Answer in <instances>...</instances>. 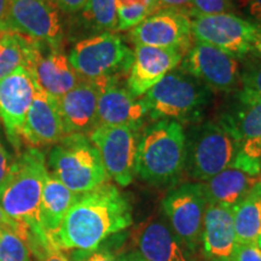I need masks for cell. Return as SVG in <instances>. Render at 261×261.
I'll use <instances>...</instances> for the list:
<instances>
[{
	"label": "cell",
	"instance_id": "cell-1",
	"mask_svg": "<svg viewBox=\"0 0 261 261\" xmlns=\"http://www.w3.org/2000/svg\"><path fill=\"white\" fill-rule=\"evenodd\" d=\"M133 224L132 205L115 185L77 196L51 243L62 250H94L107 238Z\"/></svg>",
	"mask_w": 261,
	"mask_h": 261
},
{
	"label": "cell",
	"instance_id": "cell-2",
	"mask_svg": "<svg viewBox=\"0 0 261 261\" xmlns=\"http://www.w3.org/2000/svg\"><path fill=\"white\" fill-rule=\"evenodd\" d=\"M47 175L45 155L37 148H29L14 161L10 177L0 192L2 208L12 220L29 227L33 236L31 252L41 260L51 244L39 218Z\"/></svg>",
	"mask_w": 261,
	"mask_h": 261
},
{
	"label": "cell",
	"instance_id": "cell-3",
	"mask_svg": "<svg viewBox=\"0 0 261 261\" xmlns=\"http://www.w3.org/2000/svg\"><path fill=\"white\" fill-rule=\"evenodd\" d=\"M187 135L174 120H160L140 135L136 175L154 187H168L185 171Z\"/></svg>",
	"mask_w": 261,
	"mask_h": 261
},
{
	"label": "cell",
	"instance_id": "cell-4",
	"mask_svg": "<svg viewBox=\"0 0 261 261\" xmlns=\"http://www.w3.org/2000/svg\"><path fill=\"white\" fill-rule=\"evenodd\" d=\"M74 194L81 195L106 184V168L93 143L87 135H65L48 155L47 168Z\"/></svg>",
	"mask_w": 261,
	"mask_h": 261
},
{
	"label": "cell",
	"instance_id": "cell-5",
	"mask_svg": "<svg viewBox=\"0 0 261 261\" xmlns=\"http://www.w3.org/2000/svg\"><path fill=\"white\" fill-rule=\"evenodd\" d=\"M212 97V90L187 71L172 70L143 96V103L152 120L197 117Z\"/></svg>",
	"mask_w": 261,
	"mask_h": 261
},
{
	"label": "cell",
	"instance_id": "cell-6",
	"mask_svg": "<svg viewBox=\"0 0 261 261\" xmlns=\"http://www.w3.org/2000/svg\"><path fill=\"white\" fill-rule=\"evenodd\" d=\"M241 143L228 135L219 123L207 122L192 129L187 137L188 175L204 182L233 165Z\"/></svg>",
	"mask_w": 261,
	"mask_h": 261
},
{
	"label": "cell",
	"instance_id": "cell-7",
	"mask_svg": "<svg viewBox=\"0 0 261 261\" xmlns=\"http://www.w3.org/2000/svg\"><path fill=\"white\" fill-rule=\"evenodd\" d=\"M68 58L81 79L100 80L128 71L133 52L119 35L107 32L76 42Z\"/></svg>",
	"mask_w": 261,
	"mask_h": 261
},
{
	"label": "cell",
	"instance_id": "cell-8",
	"mask_svg": "<svg viewBox=\"0 0 261 261\" xmlns=\"http://www.w3.org/2000/svg\"><path fill=\"white\" fill-rule=\"evenodd\" d=\"M191 34L234 57L253 55L261 58V27L231 14L200 16L191 19Z\"/></svg>",
	"mask_w": 261,
	"mask_h": 261
},
{
	"label": "cell",
	"instance_id": "cell-9",
	"mask_svg": "<svg viewBox=\"0 0 261 261\" xmlns=\"http://www.w3.org/2000/svg\"><path fill=\"white\" fill-rule=\"evenodd\" d=\"M5 31L61 50L64 37L60 9L52 0H9Z\"/></svg>",
	"mask_w": 261,
	"mask_h": 261
},
{
	"label": "cell",
	"instance_id": "cell-10",
	"mask_svg": "<svg viewBox=\"0 0 261 261\" xmlns=\"http://www.w3.org/2000/svg\"><path fill=\"white\" fill-rule=\"evenodd\" d=\"M208 202L201 182H185L172 189L162 201L166 220L192 253L201 246Z\"/></svg>",
	"mask_w": 261,
	"mask_h": 261
},
{
	"label": "cell",
	"instance_id": "cell-11",
	"mask_svg": "<svg viewBox=\"0 0 261 261\" xmlns=\"http://www.w3.org/2000/svg\"><path fill=\"white\" fill-rule=\"evenodd\" d=\"M90 139L99 151L108 177L127 187L136 177L139 129L129 126H97Z\"/></svg>",
	"mask_w": 261,
	"mask_h": 261
},
{
	"label": "cell",
	"instance_id": "cell-12",
	"mask_svg": "<svg viewBox=\"0 0 261 261\" xmlns=\"http://www.w3.org/2000/svg\"><path fill=\"white\" fill-rule=\"evenodd\" d=\"M182 69L212 91L230 92L241 86L238 58L207 42L197 41L190 48Z\"/></svg>",
	"mask_w": 261,
	"mask_h": 261
},
{
	"label": "cell",
	"instance_id": "cell-13",
	"mask_svg": "<svg viewBox=\"0 0 261 261\" xmlns=\"http://www.w3.org/2000/svg\"><path fill=\"white\" fill-rule=\"evenodd\" d=\"M35 86L32 74L19 67L0 80V121L12 146L19 150L25 117L34 99Z\"/></svg>",
	"mask_w": 261,
	"mask_h": 261
},
{
	"label": "cell",
	"instance_id": "cell-14",
	"mask_svg": "<svg viewBox=\"0 0 261 261\" xmlns=\"http://www.w3.org/2000/svg\"><path fill=\"white\" fill-rule=\"evenodd\" d=\"M184 51L136 45L129 68L127 86L132 96L143 97L177 65L180 64Z\"/></svg>",
	"mask_w": 261,
	"mask_h": 261
},
{
	"label": "cell",
	"instance_id": "cell-15",
	"mask_svg": "<svg viewBox=\"0 0 261 261\" xmlns=\"http://www.w3.org/2000/svg\"><path fill=\"white\" fill-rule=\"evenodd\" d=\"M191 35V19L182 12L168 9L154 12L130 31V38L136 45L181 51L185 50Z\"/></svg>",
	"mask_w": 261,
	"mask_h": 261
},
{
	"label": "cell",
	"instance_id": "cell-16",
	"mask_svg": "<svg viewBox=\"0 0 261 261\" xmlns=\"http://www.w3.org/2000/svg\"><path fill=\"white\" fill-rule=\"evenodd\" d=\"M132 238L135 252L146 261H195V253L173 232L163 218L142 223L136 227Z\"/></svg>",
	"mask_w": 261,
	"mask_h": 261
},
{
	"label": "cell",
	"instance_id": "cell-17",
	"mask_svg": "<svg viewBox=\"0 0 261 261\" xmlns=\"http://www.w3.org/2000/svg\"><path fill=\"white\" fill-rule=\"evenodd\" d=\"M99 87L98 126H129L139 129L146 115L143 99L117 85V77L93 80Z\"/></svg>",
	"mask_w": 261,
	"mask_h": 261
},
{
	"label": "cell",
	"instance_id": "cell-18",
	"mask_svg": "<svg viewBox=\"0 0 261 261\" xmlns=\"http://www.w3.org/2000/svg\"><path fill=\"white\" fill-rule=\"evenodd\" d=\"M27 69L39 89L55 98L69 92L81 81L68 56L40 42Z\"/></svg>",
	"mask_w": 261,
	"mask_h": 261
},
{
	"label": "cell",
	"instance_id": "cell-19",
	"mask_svg": "<svg viewBox=\"0 0 261 261\" xmlns=\"http://www.w3.org/2000/svg\"><path fill=\"white\" fill-rule=\"evenodd\" d=\"M98 97L99 87L96 81L81 79L73 90L57 98L65 135H90L96 128Z\"/></svg>",
	"mask_w": 261,
	"mask_h": 261
},
{
	"label": "cell",
	"instance_id": "cell-20",
	"mask_svg": "<svg viewBox=\"0 0 261 261\" xmlns=\"http://www.w3.org/2000/svg\"><path fill=\"white\" fill-rule=\"evenodd\" d=\"M64 136L57 98L50 96L37 86L34 99L22 129V140L28 143L31 148L38 149L57 144Z\"/></svg>",
	"mask_w": 261,
	"mask_h": 261
},
{
	"label": "cell",
	"instance_id": "cell-21",
	"mask_svg": "<svg viewBox=\"0 0 261 261\" xmlns=\"http://www.w3.org/2000/svg\"><path fill=\"white\" fill-rule=\"evenodd\" d=\"M236 244L232 207L208 204L201 240L205 261H230Z\"/></svg>",
	"mask_w": 261,
	"mask_h": 261
},
{
	"label": "cell",
	"instance_id": "cell-22",
	"mask_svg": "<svg viewBox=\"0 0 261 261\" xmlns=\"http://www.w3.org/2000/svg\"><path fill=\"white\" fill-rule=\"evenodd\" d=\"M257 181L259 178L252 177L248 173L231 166L201 184L208 204L233 207L252 190Z\"/></svg>",
	"mask_w": 261,
	"mask_h": 261
},
{
	"label": "cell",
	"instance_id": "cell-23",
	"mask_svg": "<svg viewBox=\"0 0 261 261\" xmlns=\"http://www.w3.org/2000/svg\"><path fill=\"white\" fill-rule=\"evenodd\" d=\"M77 196L79 195L70 191L56 177L48 173L42 190L39 218L42 230L50 242L60 230L65 215Z\"/></svg>",
	"mask_w": 261,
	"mask_h": 261
},
{
	"label": "cell",
	"instance_id": "cell-24",
	"mask_svg": "<svg viewBox=\"0 0 261 261\" xmlns=\"http://www.w3.org/2000/svg\"><path fill=\"white\" fill-rule=\"evenodd\" d=\"M219 125L240 143L261 138V99L238 98L237 106L224 114Z\"/></svg>",
	"mask_w": 261,
	"mask_h": 261
},
{
	"label": "cell",
	"instance_id": "cell-25",
	"mask_svg": "<svg viewBox=\"0 0 261 261\" xmlns=\"http://www.w3.org/2000/svg\"><path fill=\"white\" fill-rule=\"evenodd\" d=\"M236 241L240 244H256L261 228V181L232 207Z\"/></svg>",
	"mask_w": 261,
	"mask_h": 261
},
{
	"label": "cell",
	"instance_id": "cell-26",
	"mask_svg": "<svg viewBox=\"0 0 261 261\" xmlns=\"http://www.w3.org/2000/svg\"><path fill=\"white\" fill-rule=\"evenodd\" d=\"M39 42L11 31L0 32V80L19 67L28 68Z\"/></svg>",
	"mask_w": 261,
	"mask_h": 261
},
{
	"label": "cell",
	"instance_id": "cell-27",
	"mask_svg": "<svg viewBox=\"0 0 261 261\" xmlns=\"http://www.w3.org/2000/svg\"><path fill=\"white\" fill-rule=\"evenodd\" d=\"M116 0H87L81 10V18L93 31L115 32L117 27Z\"/></svg>",
	"mask_w": 261,
	"mask_h": 261
},
{
	"label": "cell",
	"instance_id": "cell-28",
	"mask_svg": "<svg viewBox=\"0 0 261 261\" xmlns=\"http://www.w3.org/2000/svg\"><path fill=\"white\" fill-rule=\"evenodd\" d=\"M31 249L12 228L0 227V261H33Z\"/></svg>",
	"mask_w": 261,
	"mask_h": 261
},
{
	"label": "cell",
	"instance_id": "cell-29",
	"mask_svg": "<svg viewBox=\"0 0 261 261\" xmlns=\"http://www.w3.org/2000/svg\"><path fill=\"white\" fill-rule=\"evenodd\" d=\"M238 98L244 100L261 99V58L247 65L241 71V91Z\"/></svg>",
	"mask_w": 261,
	"mask_h": 261
},
{
	"label": "cell",
	"instance_id": "cell-30",
	"mask_svg": "<svg viewBox=\"0 0 261 261\" xmlns=\"http://www.w3.org/2000/svg\"><path fill=\"white\" fill-rule=\"evenodd\" d=\"M117 27L116 31H132L142 23L148 16L151 15L148 5H133L117 8Z\"/></svg>",
	"mask_w": 261,
	"mask_h": 261
},
{
	"label": "cell",
	"instance_id": "cell-31",
	"mask_svg": "<svg viewBox=\"0 0 261 261\" xmlns=\"http://www.w3.org/2000/svg\"><path fill=\"white\" fill-rule=\"evenodd\" d=\"M233 10L232 0H191L189 17H200L219 14H231Z\"/></svg>",
	"mask_w": 261,
	"mask_h": 261
},
{
	"label": "cell",
	"instance_id": "cell-32",
	"mask_svg": "<svg viewBox=\"0 0 261 261\" xmlns=\"http://www.w3.org/2000/svg\"><path fill=\"white\" fill-rule=\"evenodd\" d=\"M230 261H261V250L256 244L237 243Z\"/></svg>",
	"mask_w": 261,
	"mask_h": 261
},
{
	"label": "cell",
	"instance_id": "cell-33",
	"mask_svg": "<svg viewBox=\"0 0 261 261\" xmlns=\"http://www.w3.org/2000/svg\"><path fill=\"white\" fill-rule=\"evenodd\" d=\"M77 260L80 261H125L123 254H114L110 250L94 249L89 252L77 250Z\"/></svg>",
	"mask_w": 261,
	"mask_h": 261
},
{
	"label": "cell",
	"instance_id": "cell-34",
	"mask_svg": "<svg viewBox=\"0 0 261 261\" xmlns=\"http://www.w3.org/2000/svg\"><path fill=\"white\" fill-rule=\"evenodd\" d=\"M12 165H14V161L10 158L9 152L6 151L4 145L0 143V192H2L3 188L5 187L6 181H8L12 169Z\"/></svg>",
	"mask_w": 261,
	"mask_h": 261
},
{
	"label": "cell",
	"instance_id": "cell-35",
	"mask_svg": "<svg viewBox=\"0 0 261 261\" xmlns=\"http://www.w3.org/2000/svg\"><path fill=\"white\" fill-rule=\"evenodd\" d=\"M242 6L248 21L261 27V0H242Z\"/></svg>",
	"mask_w": 261,
	"mask_h": 261
},
{
	"label": "cell",
	"instance_id": "cell-36",
	"mask_svg": "<svg viewBox=\"0 0 261 261\" xmlns=\"http://www.w3.org/2000/svg\"><path fill=\"white\" fill-rule=\"evenodd\" d=\"M61 12L68 15L79 14L86 5L87 0H52Z\"/></svg>",
	"mask_w": 261,
	"mask_h": 261
},
{
	"label": "cell",
	"instance_id": "cell-37",
	"mask_svg": "<svg viewBox=\"0 0 261 261\" xmlns=\"http://www.w3.org/2000/svg\"><path fill=\"white\" fill-rule=\"evenodd\" d=\"M190 5L191 0H159V10H175V11L182 12L187 16L189 14V10H190Z\"/></svg>",
	"mask_w": 261,
	"mask_h": 261
},
{
	"label": "cell",
	"instance_id": "cell-38",
	"mask_svg": "<svg viewBox=\"0 0 261 261\" xmlns=\"http://www.w3.org/2000/svg\"><path fill=\"white\" fill-rule=\"evenodd\" d=\"M23 226H27V225L12 220L11 218L5 213L4 210L2 208V205H0V227H9V228H12L15 232H18V231Z\"/></svg>",
	"mask_w": 261,
	"mask_h": 261
},
{
	"label": "cell",
	"instance_id": "cell-39",
	"mask_svg": "<svg viewBox=\"0 0 261 261\" xmlns=\"http://www.w3.org/2000/svg\"><path fill=\"white\" fill-rule=\"evenodd\" d=\"M42 261H69L67 259V256L62 253L60 248H57L54 244H50L47 248L46 253H45V256Z\"/></svg>",
	"mask_w": 261,
	"mask_h": 261
},
{
	"label": "cell",
	"instance_id": "cell-40",
	"mask_svg": "<svg viewBox=\"0 0 261 261\" xmlns=\"http://www.w3.org/2000/svg\"><path fill=\"white\" fill-rule=\"evenodd\" d=\"M9 0H0V32L5 31V18L8 11Z\"/></svg>",
	"mask_w": 261,
	"mask_h": 261
},
{
	"label": "cell",
	"instance_id": "cell-41",
	"mask_svg": "<svg viewBox=\"0 0 261 261\" xmlns=\"http://www.w3.org/2000/svg\"><path fill=\"white\" fill-rule=\"evenodd\" d=\"M133 5H148V0H116L117 8H123V6H133ZM151 11V10H150Z\"/></svg>",
	"mask_w": 261,
	"mask_h": 261
},
{
	"label": "cell",
	"instance_id": "cell-42",
	"mask_svg": "<svg viewBox=\"0 0 261 261\" xmlns=\"http://www.w3.org/2000/svg\"><path fill=\"white\" fill-rule=\"evenodd\" d=\"M123 257H125V261H146L143 259L139 254H137L136 252H129V253H125L123 254Z\"/></svg>",
	"mask_w": 261,
	"mask_h": 261
},
{
	"label": "cell",
	"instance_id": "cell-43",
	"mask_svg": "<svg viewBox=\"0 0 261 261\" xmlns=\"http://www.w3.org/2000/svg\"><path fill=\"white\" fill-rule=\"evenodd\" d=\"M256 246L259 247V249L261 250V228H260L259 236H257V240H256Z\"/></svg>",
	"mask_w": 261,
	"mask_h": 261
},
{
	"label": "cell",
	"instance_id": "cell-44",
	"mask_svg": "<svg viewBox=\"0 0 261 261\" xmlns=\"http://www.w3.org/2000/svg\"><path fill=\"white\" fill-rule=\"evenodd\" d=\"M259 180L261 181V172H260V175H259Z\"/></svg>",
	"mask_w": 261,
	"mask_h": 261
}]
</instances>
